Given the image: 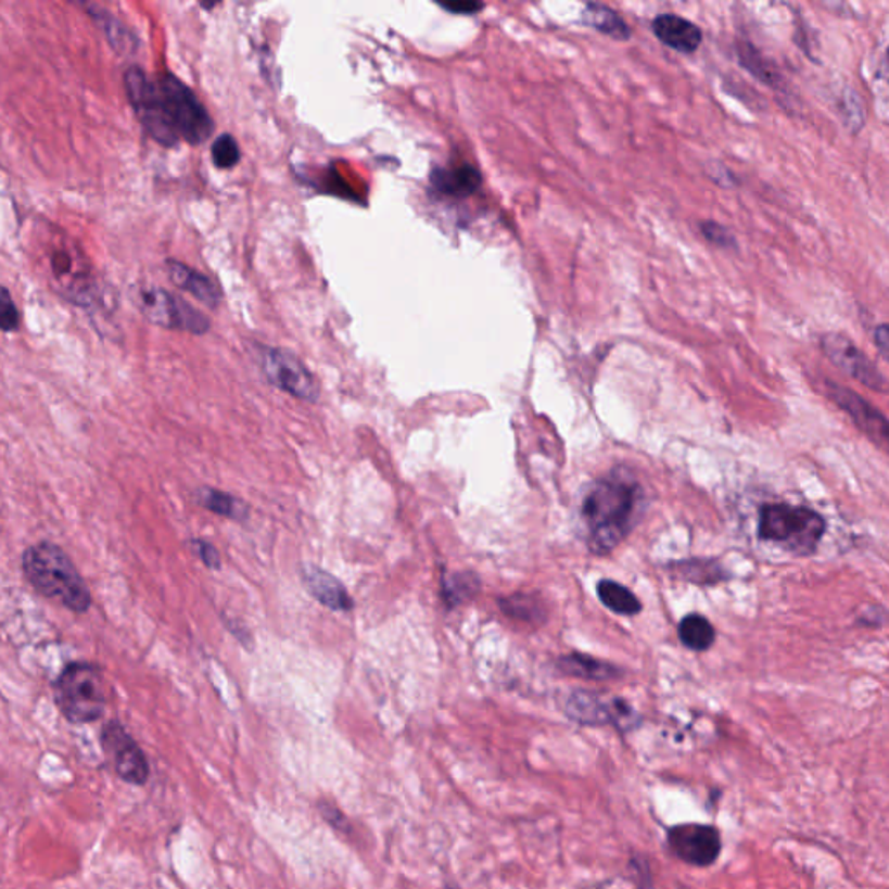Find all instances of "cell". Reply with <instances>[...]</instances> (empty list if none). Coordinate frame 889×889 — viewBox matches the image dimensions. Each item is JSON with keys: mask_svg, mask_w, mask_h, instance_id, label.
<instances>
[{"mask_svg": "<svg viewBox=\"0 0 889 889\" xmlns=\"http://www.w3.org/2000/svg\"><path fill=\"white\" fill-rule=\"evenodd\" d=\"M677 634H680L683 645L694 651L709 650L714 639H716L714 625L699 613L686 615L677 625Z\"/></svg>", "mask_w": 889, "mask_h": 889, "instance_id": "obj_22", "label": "cell"}, {"mask_svg": "<svg viewBox=\"0 0 889 889\" xmlns=\"http://www.w3.org/2000/svg\"><path fill=\"white\" fill-rule=\"evenodd\" d=\"M240 158H242V153L233 136L221 135L214 139L213 162L217 169H231L239 164Z\"/></svg>", "mask_w": 889, "mask_h": 889, "instance_id": "obj_28", "label": "cell"}, {"mask_svg": "<svg viewBox=\"0 0 889 889\" xmlns=\"http://www.w3.org/2000/svg\"><path fill=\"white\" fill-rule=\"evenodd\" d=\"M825 534V521L813 509L766 504L760 511L758 535L796 556L813 555Z\"/></svg>", "mask_w": 889, "mask_h": 889, "instance_id": "obj_4", "label": "cell"}, {"mask_svg": "<svg viewBox=\"0 0 889 889\" xmlns=\"http://www.w3.org/2000/svg\"><path fill=\"white\" fill-rule=\"evenodd\" d=\"M156 86L178 138L190 144L205 143L213 136L214 120L195 92L173 74H162Z\"/></svg>", "mask_w": 889, "mask_h": 889, "instance_id": "obj_5", "label": "cell"}, {"mask_svg": "<svg viewBox=\"0 0 889 889\" xmlns=\"http://www.w3.org/2000/svg\"><path fill=\"white\" fill-rule=\"evenodd\" d=\"M167 271H169L174 285L193 295L207 308H217V304L221 301V292L211 278L179 261H167Z\"/></svg>", "mask_w": 889, "mask_h": 889, "instance_id": "obj_16", "label": "cell"}, {"mask_svg": "<svg viewBox=\"0 0 889 889\" xmlns=\"http://www.w3.org/2000/svg\"><path fill=\"white\" fill-rule=\"evenodd\" d=\"M827 395L844 412L850 414L851 419L855 421L860 430L867 434L868 439L874 440L879 447L888 448V421L877 408L865 402L862 396L856 395L855 391L839 386L836 382L827 381Z\"/></svg>", "mask_w": 889, "mask_h": 889, "instance_id": "obj_13", "label": "cell"}, {"mask_svg": "<svg viewBox=\"0 0 889 889\" xmlns=\"http://www.w3.org/2000/svg\"><path fill=\"white\" fill-rule=\"evenodd\" d=\"M22 570L26 582L43 598L56 601L77 615L91 608V590L72 558L58 544L40 541L26 547Z\"/></svg>", "mask_w": 889, "mask_h": 889, "instance_id": "obj_2", "label": "cell"}, {"mask_svg": "<svg viewBox=\"0 0 889 889\" xmlns=\"http://www.w3.org/2000/svg\"><path fill=\"white\" fill-rule=\"evenodd\" d=\"M127 96L130 104L138 115L141 126L147 129L148 135L155 139L156 143L165 148H173L178 144L179 138L170 124L167 112H165L164 101L155 80L148 77L143 69L138 66H130L124 75Z\"/></svg>", "mask_w": 889, "mask_h": 889, "instance_id": "obj_6", "label": "cell"}, {"mask_svg": "<svg viewBox=\"0 0 889 889\" xmlns=\"http://www.w3.org/2000/svg\"><path fill=\"white\" fill-rule=\"evenodd\" d=\"M582 23L595 28L599 34L621 40V42L631 39L630 25L625 23L621 14L613 11L612 8H608V5L587 2L586 9L582 13Z\"/></svg>", "mask_w": 889, "mask_h": 889, "instance_id": "obj_19", "label": "cell"}, {"mask_svg": "<svg viewBox=\"0 0 889 889\" xmlns=\"http://www.w3.org/2000/svg\"><path fill=\"white\" fill-rule=\"evenodd\" d=\"M874 343L876 346L879 347V352L885 358H888V326L886 323H881V326L877 327L874 330Z\"/></svg>", "mask_w": 889, "mask_h": 889, "instance_id": "obj_33", "label": "cell"}, {"mask_svg": "<svg viewBox=\"0 0 889 889\" xmlns=\"http://www.w3.org/2000/svg\"><path fill=\"white\" fill-rule=\"evenodd\" d=\"M482 589V582L471 572H457L445 575L442 581V596L450 608L468 604Z\"/></svg>", "mask_w": 889, "mask_h": 889, "instance_id": "obj_23", "label": "cell"}, {"mask_svg": "<svg viewBox=\"0 0 889 889\" xmlns=\"http://www.w3.org/2000/svg\"><path fill=\"white\" fill-rule=\"evenodd\" d=\"M101 747L112 761L113 769L122 780L130 786H144L150 777L147 755L135 738L117 720L109 721L101 729Z\"/></svg>", "mask_w": 889, "mask_h": 889, "instance_id": "obj_10", "label": "cell"}, {"mask_svg": "<svg viewBox=\"0 0 889 889\" xmlns=\"http://www.w3.org/2000/svg\"><path fill=\"white\" fill-rule=\"evenodd\" d=\"M651 30L660 42L683 54H694L703 39L699 26L677 14H660L651 23Z\"/></svg>", "mask_w": 889, "mask_h": 889, "instance_id": "obj_15", "label": "cell"}, {"mask_svg": "<svg viewBox=\"0 0 889 889\" xmlns=\"http://www.w3.org/2000/svg\"><path fill=\"white\" fill-rule=\"evenodd\" d=\"M17 327H20V312L11 297V292L4 285H0V330L14 332Z\"/></svg>", "mask_w": 889, "mask_h": 889, "instance_id": "obj_29", "label": "cell"}, {"mask_svg": "<svg viewBox=\"0 0 889 889\" xmlns=\"http://www.w3.org/2000/svg\"><path fill=\"white\" fill-rule=\"evenodd\" d=\"M138 306L148 321L164 329L181 330L195 335L205 334L211 329L204 313L161 287L141 289L138 292Z\"/></svg>", "mask_w": 889, "mask_h": 889, "instance_id": "obj_7", "label": "cell"}, {"mask_svg": "<svg viewBox=\"0 0 889 889\" xmlns=\"http://www.w3.org/2000/svg\"><path fill=\"white\" fill-rule=\"evenodd\" d=\"M598 596L601 604L617 615L633 617L642 612L639 599L627 587L615 581H601L598 584Z\"/></svg>", "mask_w": 889, "mask_h": 889, "instance_id": "obj_24", "label": "cell"}, {"mask_svg": "<svg viewBox=\"0 0 889 889\" xmlns=\"http://www.w3.org/2000/svg\"><path fill=\"white\" fill-rule=\"evenodd\" d=\"M738 54H740V63L746 66L755 78H760L764 84L772 87H780L782 75L777 68H773L769 61L761 56L760 52L755 51L752 43H738Z\"/></svg>", "mask_w": 889, "mask_h": 889, "instance_id": "obj_26", "label": "cell"}, {"mask_svg": "<svg viewBox=\"0 0 889 889\" xmlns=\"http://www.w3.org/2000/svg\"><path fill=\"white\" fill-rule=\"evenodd\" d=\"M558 669L569 676L582 677L589 682H608L622 674L615 665L584 656V653H570V656L561 657L558 660Z\"/></svg>", "mask_w": 889, "mask_h": 889, "instance_id": "obj_18", "label": "cell"}, {"mask_svg": "<svg viewBox=\"0 0 889 889\" xmlns=\"http://www.w3.org/2000/svg\"><path fill=\"white\" fill-rule=\"evenodd\" d=\"M191 546H193V551L199 555L200 560L204 561L207 569H221V556H219V551L213 544L207 543L204 538H195V541H191Z\"/></svg>", "mask_w": 889, "mask_h": 889, "instance_id": "obj_31", "label": "cell"}, {"mask_svg": "<svg viewBox=\"0 0 889 889\" xmlns=\"http://www.w3.org/2000/svg\"><path fill=\"white\" fill-rule=\"evenodd\" d=\"M431 185L443 195L469 196L482 187V174L469 164L459 167H436L431 173Z\"/></svg>", "mask_w": 889, "mask_h": 889, "instance_id": "obj_17", "label": "cell"}, {"mask_svg": "<svg viewBox=\"0 0 889 889\" xmlns=\"http://www.w3.org/2000/svg\"><path fill=\"white\" fill-rule=\"evenodd\" d=\"M440 8L454 14H477L485 5L482 2H440Z\"/></svg>", "mask_w": 889, "mask_h": 889, "instance_id": "obj_32", "label": "cell"}, {"mask_svg": "<svg viewBox=\"0 0 889 889\" xmlns=\"http://www.w3.org/2000/svg\"><path fill=\"white\" fill-rule=\"evenodd\" d=\"M54 703L72 725L101 720L109 702L103 669L94 662H69L52 683Z\"/></svg>", "mask_w": 889, "mask_h": 889, "instance_id": "obj_3", "label": "cell"}, {"mask_svg": "<svg viewBox=\"0 0 889 889\" xmlns=\"http://www.w3.org/2000/svg\"><path fill=\"white\" fill-rule=\"evenodd\" d=\"M668 844L676 859L695 867L714 864L723 848L720 830L703 824L674 825L668 830Z\"/></svg>", "mask_w": 889, "mask_h": 889, "instance_id": "obj_11", "label": "cell"}, {"mask_svg": "<svg viewBox=\"0 0 889 889\" xmlns=\"http://www.w3.org/2000/svg\"><path fill=\"white\" fill-rule=\"evenodd\" d=\"M564 711L570 720L577 721L579 725H613L621 732H631L639 725L638 712L625 700H604L590 691L577 690L570 694Z\"/></svg>", "mask_w": 889, "mask_h": 889, "instance_id": "obj_9", "label": "cell"}, {"mask_svg": "<svg viewBox=\"0 0 889 889\" xmlns=\"http://www.w3.org/2000/svg\"><path fill=\"white\" fill-rule=\"evenodd\" d=\"M301 581L318 604L334 612H350L355 607L343 582H339L332 573L326 572L317 564H304L301 570Z\"/></svg>", "mask_w": 889, "mask_h": 889, "instance_id": "obj_14", "label": "cell"}, {"mask_svg": "<svg viewBox=\"0 0 889 889\" xmlns=\"http://www.w3.org/2000/svg\"><path fill=\"white\" fill-rule=\"evenodd\" d=\"M645 509L642 483L630 471L617 469L590 485L582 500V521L590 553L613 551L638 525Z\"/></svg>", "mask_w": 889, "mask_h": 889, "instance_id": "obj_1", "label": "cell"}, {"mask_svg": "<svg viewBox=\"0 0 889 889\" xmlns=\"http://www.w3.org/2000/svg\"><path fill=\"white\" fill-rule=\"evenodd\" d=\"M499 608L504 615L517 619V621L529 622V624H538L546 617L543 601L537 596L526 595V593H517L508 598H500Z\"/></svg>", "mask_w": 889, "mask_h": 889, "instance_id": "obj_25", "label": "cell"}, {"mask_svg": "<svg viewBox=\"0 0 889 889\" xmlns=\"http://www.w3.org/2000/svg\"><path fill=\"white\" fill-rule=\"evenodd\" d=\"M821 346L825 356L850 378L862 382L871 390H886L885 376L850 338L842 334H825L821 339Z\"/></svg>", "mask_w": 889, "mask_h": 889, "instance_id": "obj_12", "label": "cell"}, {"mask_svg": "<svg viewBox=\"0 0 889 889\" xmlns=\"http://www.w3.org/2000/svg\"><path fill=\"white\" fill-rule=\"evenodd\" d=\"M700 231H702L703 237L708 242L714 243L716 247L723 249H735L737 247V242H735L734 234L729 233L726 230L725 226L720 225L716 221H703L700 225Z\"/></svg>", "mask_w": 889, "mask_h": 889, "instance_id": "obj_30", "label": "cell"}, {"mask_svg": "<svg viewBox=\"0 0 889 889\" xmlns=\"http://www.w3.org/2000/svg\"><path fill=\"white\" fill-rule=\"evenodd\" d=\"M259 365L269 384H274L283 393L309 404L320 398V384L317 378L292 353L280 347H259Z\"/></svg>", "mask_w": 889, "mask_h": 889, "instance_id": "obj_8", "label": "cell"}, {"mask_svg": "<svg viewBox=\"0 0 889 889\" xmlns=\"http://www.w3.org/2000/svg\"><path fill=\"white\" fill-rule=\"evenodd\" d=\"M680 575L697 584H714L723 579V570L714 563L708 561H683L677 564Z\"/></svg>", "mask_w": 889, "mask_h": 889, "instance_id": "obj_27", "label": "cell"}, {"mask_svg": "<svg viewBox=\"0 0 889 889\" xmlns=\"http://www.w3.org/2000/svg\"><path fill=\"white\" fill-rule=\"evenodd\" d=\"M195 497L196 503L202 508L214 512L217 517L228 518V520L233 521H247L249 515H251L247 504L243 503L242 499L226 494V492L217 491V488H211V486L199 488Z\"/></svg>", "mask_w": 889, "mask_h": 889, "instance_id": "obj_20", "label": "cell"}, {"mask_svg": "<svg viewBox=\"0 0 889 889\" xmlns=\"http://www.w3.org/2000/svg\"><path fill=\"white\" fill-rule=\"evenodd\" d=\"M87 11H89V16L94 20L96 25L100 26L101 30L104 31L110 46L115 51L120 52V54L136 51L138 40L135 39V35L127 30V26L118 17L113 16L112 13L100 8V5H87Z\"/></svg>", "mask_w": 889, "mask_h": 889, "instance_id": "obj_21", "label": "cell"}]
</instances>
